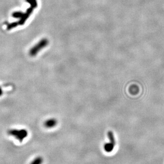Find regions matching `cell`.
I'll list each match as a JSON object with an SVG mask.
<instances>
[{"instance_id":"cell-11","label":"cell","mask_w":164,"mask_h":164,"mask_svg":"<svg viewBox=\"0 0 164 164\" xmlns=\"http://www.w3.org/2000/svg\"><path fill=\"white\" fill-rule=\"evenodd\" d=\"M3 91L2 89L0 88V96H1L2 95Z\"/></svg>"},{"instance_id":"cell-6","label":"cell","mask_w":164,"mask_h":164,"mask_svg":"<svg viewBox=\"0 0 164 164\" xmlns=\"http://www.w3.org/2000/svg\"><path fill=\"white\" fill-rule=\"evenodd\" d=\"M43 162V159L42 157H37L32 161L30 164H42Z\"/></svg>"},{"instance_id":"cell-2","label":"cell","mask_w":164,"mask_h":164,"mask_svg":"<svg viewBox=\"0 0 164 164\" xmlns=\"http://www.w3.org/2000/svg\"><path fill=\"white\" fill-rule=\"evenodd\" d=\"M49 44L48 39L46 38H42L37 44H35L30 49L29 54L32 57H35L38 54L39 51L42 50L43 49L45 48Z\"/></svg>"},{"instance_id":"cell-4","label":"cell","mask_w":164,"mask_h":164,"mask_svg":"<svg viewBox=\"0 0 164 164\" xmlns=\"http://www.w3.org/2000/svg\"><path fill=\"white\" fill-rule=\"evenodd\" d=\"M58 121L55 118H50L46 120L44 123V125L45 127L48 129H51L53 127H55L57 125Z\"/></svg>"},{"instance_id":"cell-7","label":"cell","mask_w":164,"mask_h":164,"mask_svg":"<svg viewBox=\"0 0 164 164\" xmlns=\"http://www.w3.org/2000/svg\"><path fill=\"white\" fill-rule=\"evenodd\" d=\"M108 138L110 142L113 143L114 145H116V141L114 138V135L113 132L112 131H109L107 133Z\"/></svg>"},{"instance_id":"cell-5","label":"cell","mask_w":164,"mask_h":164,"mask_svg":"<svg viewBox=\"0 0 164 164\" xmlns=\"http://www.w3.org/2000/svg\"><path fill=\"white\" fill-rule=\"evenodd\" d=\"M115 145H114L111 142L106 143L104 145V150L107 152H111L113 151Z\"/></svg>"},{"instance_id":"cell-8","label":"cell","mask_w":164,"mask_h":164,"mask_svg":"<svg viewBox=\"0 0 164 164\" xmlns=\"http://www.w3.org/2000/svg\"><path fill=\"white\" fill-rule=\"evenodd\" d=\"M23 14H24V13H22V12H21V11H15V12H13L12 15L13 18L20 19V18L22 17Z\"/></svg>"},{"instance_id":"cell-10","label":"cell","mask_w":164,"mask_h":164,"mask_svg":"<svg viewBox=\"0 0 164 164\" xmlns=\"http://www.w3.org/2000/svg\"><path fill=\"white\" fill-rule=\"evenodd\" d=\"M26 1L31 5L32 8H35L37 7V2L36 0H26Z\"/></svg>"},{"instance_id":"cell-1","label":"cell","mask_w":164,"mask_h":164,"mask_svg":"<svg viewBox=\"0 0 164 164\" xmlns=\"http://www.w3.org/2000/svg\"><path fill=\"white\" fill-rule=\"evenodd\" d=\"M8 134L9 136H13L17 140H19L20 142L23 141L25 138L28 136V131L25 129H11L8 131Z\"/></svg>"},{"instance_id":"cell-3","label":"cell","mask_w":164,"mask_h":164,"mask_svg":"<svg viewBox=\"0 0 164 164\" xmlns=\"http://www.w3.org/2000/svg\"><path fill=\"white\" fill-rule=\"evenodd\" d=\"M33 9L34 8L31 7L30 8H29V9L27 10L26 13H24L23 15H22V17L20 18L18 22H17L19 25H22L24 24L25 22H26V21L29 17V16L31 15V14L32 13V12L33 11Z\"/></svg>"},{"instance_id":"cell-9","label":"cell","mask_w":164,"mask_h":164,"mask_svg":"<svg viewBox=\"0 0 164 164\" xmlns=\"http://www.w3.org/2000/svg\"><path fill=\"white\" fill-rule=\"evenodd\" d=\"M18 23L17 22H12L11 24L8 25V26L7 27V29L8 30H10V29H12L14 28H15L16 27H17V26H18Z\"/></svg>"}]
</instances>
